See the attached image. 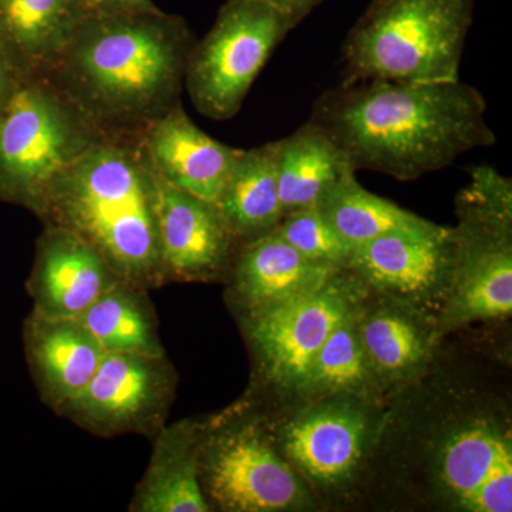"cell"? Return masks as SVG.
Segmentation results:
<instances>
[{"label":"cell","instance_id":"cell-2","mask_svg":"<svg viewBox=\"0 0 512 512\" xmlns=\"http://www.w3.org/2000/svg\"><path fill=\"white\" fill-rule=\"evenodd\" d=\"M309 120L329 134L356 171L400 181L443 170L497 141L483 94L461 79L342 82L320 94Z\"/></svg>","mask_w":512,"mask_h":512},{"label":"cell","instance_id":"cell-12","mask_svg":"<svg viewBox=\"0 0 512 512\" xmlns=\"http://www.w3.org/2000/svg\"><path fill=\"white\" fill-rule=\"evenodd\" d=\"M175 387L167 356L106 353L92 380L57 414L96 436L154 439L165 426Z\"/></svg>","mask_w":512,"mask_h":512},{"label":"cell","instance_id":"cell-30","mask_svg":"<svg viewBox=\"0 0 512 512\" xmlns=\"http://www.w3.org/2000/svg\"><path fill=\"white\" fill-rule=\"evenodd\" d=\"M18 76L19 73L16 72L5 50L0 46V109L12 93L13 87L18 82Z\"/></svg>","mask_w":512,"mask_h":512},{"label":"cell","instance_id":"cell-5","mask_svg":"<svg viewBox=\"0 0 512 512\" xmlns=\"http://www.w3.org/2000/svg\"><path fill=\"white\" fill-rule=\"evenodd\" d=\"M387 404L333 396L265 407L276 448L319 510H349L369 495Z\"/></svg>","mask_w":512,"mask_h":512},{"label":"cell","instance_id":"cell-24","mask_svg":"<svg viewBox=\"0 0 512 512\" xmlns=\"http://www.w3.org/2000/svg\"><path fill=\"white\" fill-rule=\"evenodd\" d=\"M356 173L346 171L316 205L350 248L392 232L429 227L433 222L367 191Z\"/></svg>","mask_w":512,"mask_h":512},{"label":"cell","instance_id":"cell-9","mask_svg":"<svg viewBox=\"0 0 512 512\" xmlns=\"http://www.w3.org/2000/svg\"><path fill=\"white\" fill-rule=\"evenodd\" d=\"M367 288L349 269H340L318 291L239 313L254 363L248 396L265 407L285 406L301 392L315 357L330 333L348 318Z\"/></svg>","mask_w":512,"mask_h":512},{"label":"cell","instance_id":"cell-26","mask_svg":"<svg viewBox=\"0 0 512 512\" xmlns=\"http://www.w3.org/2000/svg\"><path fill=\"white\" fill-rule=\"evenodd\" d=\"M333 396H355L375 402L390 399L369 365L357 335L353 312L330 333L315 357L301 392L289 404Z\"/></svg>","mask_w":512,"mask_h":512},{"label":"cell","instance_id":"cell-18","mask_svg":"<svg viewBox=\"0 0 512 512\" xmlns=\"http://www.w3.org/2000/svg\"><path fill=\"white\" fill-rule=\"evenodd\" d=\"M143 138L164 183L214 204L242 151L204 133L183 104L150 124Z\"/></svg>","mask_w":512,"mask_h":512},{"label":"cell","instance_id":"cell-21","mask_svg":"<svg viewBox=\"0 0 512 512\" xmlns=\"http://www.w3.org/2000/svg\"><path fill=\"white\" fill-rule=\"evenodd\" d=\"M87 16L77 0H0V46L19 74H46Z\"/></svg>","mask_w":512,"mask_h":512},{"label":"cell","instance_id":"cell-17","mask_svg":"<svg viewBox=\"0 0 512 512\" xmlns=\"http://www.w3.org/2000/svg\"><path fill=\"white\" fill-rule=\"evenodd\" d=\"M336 272L313 264L272 231L239 244L224 278L239 315L318 291Z\"/></svg>","mask_w":512,"mask_h":512},{"label":"cell","instance_id":"cell-20","mask_svg":"<svg viewBox=\"0 0 512 512\" xmlns=\"http://www.w3.org/2000/svg\"><path fill=\"white\" fill-rule=\"evenodd\" d=\"M204 419H183L154 437L153 456L130 504L133 512H211L198 476Z\"/></svg>","mask_w":512,"mask_h":512},{"label":"cell","instance_id":"cell-4","mask_svg":"<svg viewBox=\"0 0 512 512\" xmlns=\"http://www.w3.org/2000/svg\"><path fill=\"white\" fill-rule=\"evenodd\" d=\"M158 190L143 134L101 136L49 185L33 212L92 245L120 281L151 291L167 284Z\"/></svg>","mask_w":512,"mask_h":512},{"label":"cell","instance_id":"cell-10","mask_svg":"<svg viewBox=\"0 0 512 512\" xmlns=\"http://www.w3.org/2000/svg\"><path fill=\"white\" fill-rule=\"evenodd\" d=\"M99 137L46 74H19L0 109V197L33 211Z\"/></svg>","mask_w":512,"mask_h":512},{"label":"cell","instance_id":"cell-23","mask_svg":"<svg viewBox=\"0 0 512 512\" xmlns=\"http://www.w3.org/2000/svg\"><path fill=\"white\" fill-rule=\"evenodd\" d=\"M349 170L355 168L338 144L311 120L291 136L281 138L278 180L284 215L316 207L326 191Z\"/></svg>","mask_w":512,"mask_h":512},{"label":"cell","instance_id":"cell-14","mask_svg":"<svg viewBox=\"0 0 512 512\" xmlns=\"http://www.w3.org/2000/svg\"><path fill=\"white\" fill-rule=\"evenodd\" d=\"M353 319L369 365L389 397L426 375L446 340L436 316L369 289Z\"/></svg>","mask_w":512,"mask_h":512},{"label":"cell","instance_id":"cell-8","mask_svg":"<svg viewBox=\"0 0 512 512\" xmlns=\"http://www.w3.org/2000/svg\"><path fill=\"white\" fill-rule=\"evenodd\" d=\"M453 278L437 315L441 336L512 313V183L490 165L470 170L456 198Z\"/></svg>","mask_w":512,"mask_h":512},{"label":"cell","instance_id":"cell-11","mask_svg":"<svg viewBox=\"0 0 512 512\" xmlns=\"http://www.w3.org/2000/svg\"><path fill=\"white\" fill-rule=\"evenodd\" d=\"M299 23L262 0H225L217 19L192 46L184 89L202 116H237L256 77Z\"/></svg>","mask_w":512,"mask_h":512},{"label":"cell","instance_id":"cell-1","mask_svg":"<svg viewBox=\"0 0 512 512\" xmlns=\"http://www.w3.org/2000/svg\"><path fill=\"white\" fill-rule=\"evenodd\" d=\"M447 512L512 511L510 396L441 362L394 393L369 495Z\"/></svg>","mask_w":512,"mask_h":512},{"label":"cell","instance_id":"cell-7","mask_svg":"<svg viewBox=\"0 0 512 512\" xmlns=\"http://www.w3.org/2000/svg\"><path fill=\"white\" fill-rule=\"evenodd\" d=\"M198 476L212 511H319L276 448L264 404L248 394L204 419Z\"/></svg>","mask_w":512,"mask_h":512},{"label":"cell","instance_id":"cell-16","mask_svg":"<svg viewBox=\"0 0 512 512\" xmlns=\"http://www.w3.org/2000/svg\"><path fill=\"white\" fill-rule=\"evenodd\" d=\"M117 281L120 279L92 245L72 231L45 225L26 285L33 313L46 318H82Z\"/></svg>","mask_w":512,"mask_h":512},{"label":"cell","instance_id":"cell-25","mask_svg":"<svg viewBox=\"0 0 512 512\" xmlns=\"http://www.w3.org/2000/svg\"><path fill=\"white\" fill-rule=\"evenodd\" d=\"M79 320L106 353L165 356L156 313L144 289L117 281Z\"/></svg>","mask_w":512,"mask_h":512},{"label":"cell","instance_id":"cell-29","mask_svg":"<svg viewBox=\"0 0 512 512\" xmlns=\"http://www.w3.org/2000/svg\"><path fill=\"white\" fill-rule=\"evenodd\" d=\"M262 2L269 3L274 8L291 16L296 22L301 23L303 19L311 15L313 10L322 5L325 0H262Z\"/></svg>","mask_w":512,"mask_h":512},{"label":"cell","instance_id":"cell-28","mask_svg":"<svg viewBox=\"0 0 512 512\" xmlns=\"http://www.w3.org/2000/svg\"><path fill=\"white\" fill-rule=\"evenodd\" d=\"M89 16L123 15V13L158 10L153 0H77Z\"/></svg>","mask_w":512,"mask_h":512},{"label":"cell","instance_id":"cell-3","mask_svg":"<svg viewBox=\"0 0 512 512\" xmlns=\"http://www.w3.org/2000/svg\"><path fill=\"white\" fill-rule=\"evenodd\" d=\"M195 42L161 9L87 16L46 76L101 136L144 134L181 104Z\"/></svg>","mask_w":512,"mask_h":512},{"label":"cell","instance_id":"cell-15","mask_svg":"<svg viewBox=\"0 0 512 512\" xmlns=\"http://www.w3.org/2000/svg\"><path fill=\"white\" fill-rule=\"evenodd\" d=\"M157 214L165 281L224 278L238 242L214 202L177 190L160 178Z\"/></svg>","mask_w":512,"mask_h":512},{"label":"cell","instance_id":"cell-13","mask_svg":"<svg viewBox=\"0 0 512 512\" xmlns=\"http://www.w3.org/2000/svg\"><path fill=\"white\" fill-rule=\"evenodd\" d=\"M453 227L397 231L353 248L348 268L369 291L394 296L439 315L453 278Z\"/></svg>","mask_w":512,"mask_h":512},{"label":"cell","instance_id":"cell-27","mask_svg":"<svg viewBox=\"0 0 512 512\" xmlns=\"http://www.w3.org/2000/svg\"><path fill=\"white\" fill-rule=\"evenodd\" d=\"M275 232L313 264L335 271L348 268L353 249L339 237L318 207L285 214Z\"/></svg>","mask_w":512,"mask_h":512},{"label":"cell","instance_id":"cell-19","mask_svg":"<svg viewBox=\"0 0 512 512\" xmlns=\"http://www.w3.org/2000/svg\"><path fill=\"white\" fill-rule=\"evenodd\" d=\"M23 342L40 397L56 413L82 392L106 355L79 319L46 318L32 312L25 320Z\"/></svg>","mask_w":512,"mask_h":512},{"label":"cell","instance_id":"cell-22","mask_svg":"<svg viewBox=\"0 0 512 512\" xmlns=\"http://www.w3.org/2000/svg\"><path fill=\"white\" fill-rule=\"evenodd\" d=\"M278 158L279 140L242 150L215 202L238 245L275 231L284 217Z\"/></svg>","mask_w":512,"mask_h":512},{"label":"cell","instance_id":"cell-6","mask_svg":"<svg viewBox=\"0 0 512 512\" xmlns=\"http://www.w3.org/2000/svg\"><path fill=\"white\" fill-rule=\"evenodd\" d=\"M473 19L474 0H373L343 43V82H456Z\"/></svg>","mask_w":512,"mask_h":512}]
</instances>
